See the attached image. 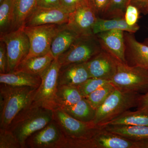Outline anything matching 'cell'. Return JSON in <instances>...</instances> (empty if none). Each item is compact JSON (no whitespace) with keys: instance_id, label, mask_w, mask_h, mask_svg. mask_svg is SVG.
<instances>
[{"instance_id":"cell-4","label":"cell","mask_w":148,"mask_h":148,"mask_svg":"<svg viewBox=\"0 0 148 148\" xmlns=\"http://www.w3.org/2000/svg\"><path fill=\"white\" fill-rule=\"evenodd\" d=\"M61 67L58 58H54L50 66L41 75V83L35 92L32 103L52 111L58 108L56 92L58 74Z\"/></svg>"},{"instance_id":"cell-15","label":"cell","mask_w":148,"mask_h":148,"mask_svg":"<svg viewBox=\"0 0 148 148\" xmlns=\"http://www.w3.org/2000/svg\"><path fill=\"white\" fill-rule=\"evenodd\" d=\"M124 38L127 64L130 66H139L148 71V46L138 41L133 33L124 32Z\"/></svg>"},{"instance_id":"cell-17","label":"cell","mask_w":148,"mask_h":148,"mask_svg":"<svg viewBox=\"0 0 148 148\" xmlns=\"http://www.w3.org/2000/svg\"><path fill=\"white\" fill-rule=\"evenodd\" d=\"M90 78L87 62L61 66L58 77V85L77 86Z\"/></svg>"},{"instance_id":"cell-13","label":"cell","mask_w":148,"mask_h":148,"mask_svg":"<svg viewBox=\"0 0 148 148\" xmlns=\"http://www.w3.org/2000/svg\"><path fill=\"white\" fill-rule=\"evenodd\" d=\"M124 32L121 30H114L101 32L95 35L104 50L118 61L127 64Z\"/></svg>"},{"instance_id":"cell-3","label":"cell","mask_w":148,"mask_h":148,"mask_svg":"<svg viewBox=\"0 0 148 148\" xmlns=\"http://www.w3.org/2000/svg\"><path fill=\"white\" fill-rule=\"evenodd\" d=\"M141 95L116 87L104 103L96 109L93 123L103 126L112 120L137 107Z\"/></svg>"},{"instance_id":"cell-42","label":"cell","mask_w":148,"mask_h":148,"mask_svg":"<svg viewBox=\"0 0 148 148\" xmlns=\"http://www.w3.org/2000/svg\"><path fill=\"white\" fill-rule=\"evenodd\" d=\"M4 0H0V4Z\"/></svg>"},{"instance_id":"cell-12","label":"cell","mask_w":148,"mask_h":148,"mask_svg":"<svg viewBox=\"0 0 148 148\" xmlns=\"http://www.w3.org/2000/svg\"><path fill=\"white\" fill-rule=\"evenodd\" d=\"M87 64L90 77L110 81L116 73L118 61L103 49Z\"/></svg>"},{"instance_id":"cell-14","label":"cell","mask_w":148,"mask_h":148,"mask_svg":"<svg viewBox=\"0 0 148 148\" xmlns=\"http://www.w3.org/2000/svg\"><path fill=\"white\" fill-rule=\"evenodd\" d=\"M70 14L62 9L47 8L37 7L23 27H32L47 24L61 25L69 21Z\"/></svg>"},{"instance_id":"cell-41","label":"cell","mask_w":148,"mask_h":148,"mask_svg":"<svg viewBox=\"0 0 148 148\" xmlns=\"http://www.w3.org/2000/svg\"><path fill=\"white\" fill-rule=\"evenodd\" d=\"M147 14L148 15V5L147 9Z\"/></svg>"},{"instance_id":"cell-26","label":"cell","mask_w":148,"mask_h":148,"mask_svg":"<svg viewBox=\"0 0 148 148\" xmlns=\"http://www.w3.org/2000/svg\"><path fill=\"white\" fill-rule=\"evenodd\" d=\"M83 98L77 86L67 85H58L56 92V102L58 108L75 105Z\"/></svg>"},{"instance_id":"cell-29","label":"cell","mask_w":148,"mask_h":148,"mask_svg":"<svg viewBox=\"0 0 148 148\" xmlns=\"http://www.w3.org/2000/svg\"><path fill=\"white\" fill-rule=\"evenodd\" d=\"M130 2V0H111L108 7L102 18L124 17L125 10Z\"/></svg>"},{"instance_id":"cell-37","label":"cell","mask_w":148,"mask_h":148,"mask_svg":"<svg viewBox=\"0 0 148 148\" xmlns=\"http://www.w3.org/2000/svg\"><path fill=\"white\" fill-rule=\"evenodd\" d=\"M136 108L138 110L148 112V92L141 95Z\"/></svg>"},{"instance_id":"cell-1","label":"cell","mask_w":148,"mask_h":148,"mask_svg":"<svg viewBox=\"0 0 148 148\" xmlns=\"http://www.w3.org/2000/svg\"><path fill=\"white\" fill-rule=\"evenodd\" d=\"M53 120V111L32 103L14 117L8 129L13 133L22 147L25 148L27 139Z\"/></svg>"},{"instance_id":"cell-38","label":"cell","mask_w":148,"mask_h":148,"mask_svg":"<svg viewBox=\"0 0 148 148\" xmlns=\"http://www.w3.org/2000/svg\"><path fill=\"white\" fill-rule=\"evenodd\" d=\"M130 3L137 7L140 12L147 14V9L148 5V0H130Z\"/></svg>"},{"instance_id":"cell-7","label":"cell","mask_w":148,"mask_h":148,"mask_svg":"<svg viewBox=\"0 0 148 148\" xmlns=\"http://www.w3.org/2000/svg\"><path fill=\"white\" fill-rule=\"evenodd\" d=\"M53 112V120L68 140L90 139L103 128L92 122L78 120L60 108L56 109Z\"/></svg>"},{"instance_id":"cell-28","label":"cell","mask_w":148,"mask_h":148,"mask_svg":"<svg viewBox=\"0 0 148 148\" xmlns=\"http://www.w3.org/2000/svg\"><path fill=\"white\" fill-rule=\"evenodd\" d=\"M115 88V86L110 82L91 92L85 98L92 108L96 110L105 102Z\"/></svg>"},{"instance_id":"cell-11","label":"cell","mask_w":148,"mask_h":148,"mask_svg":"<svg viewBox=\"0 0 148 148\" xmlns=\"http://www.w3.org/2000/svg\"><path fill=\"white\" fill-rule=\"evenodd\" d=\"M98 16L88 3L70 14L67 24L79 36L93 35L92 29Z\"/></svg>"},{"instance_id":"cell-35","label":"cell","mask_w":148,"mask_h":148,"mask_svg":"<svg viewBox=\"0 0 148 148\" xmlns=\"http://www.w3.org/2000/svg\"><path fill=\"white\" fill-rule=\"evenodd\" d=\"M8 56L5 43L0 40V73H6L8 70Z\"/></svg>"},{"instance_id":"cell-24","label":"cell","mask_w":148,"mask_h":148,"mask_svg":"<svg viewBox=\"0 0 148 148\" xmlns=\"http://www.w3.org/2000/svg\"><path fill=\"white\" fill-rule=\"evenodd\" d=\"M37 7V0H15L14 30L24 27L27 18Z\"/></svg>"},{"instance_id":"cell-30","label":"cell","mask_w":148,"mask_h":148,"mask_svg":"<svg viewBox=\"0 0 148 148\" xmlns=\"http://www.w3.org/2000/svg\"><path fill=\"white\" fill-rule=\"evenodd\" d=\"M110 82L108 80L90 77L77 87L82 97L86 98L91 92Z\"/></svg>"},{"instance_id":"cell-20","label":"cell","mask_w":148,"mask_h":148,"mask_svg":"<svg viewBox=\"0 0 148 148\" xmlns=\"http://www.w3.org/2000/svg\"><path fill=\"white\" fill-rule=\"evenodd\" d=\"M54 58L51 52L42 56L26 58L19 64L14 71L24 72L40 76L50 66Z\"/></svg>"},{"instance_id":"cell-8","label":"cell","mask_w":148,"mask_h":148,"mask_svg":"<svg viewBox=\"0 0 148 148\" xmlns=\"http://www.w3.org/2000/svg\"><path fill=\"white\" fill-rule=\"evenodd\" d=\"M0 40L4 42L6 47L8 61L7 73H12L29 54V38L22 27L1 36Z\"/></svg>"},{"instance_id":"cell-33","label":"cell","mask_w":148,"mask_h":148,"mask_svg":"<svg viewBox=\"0 0 148 148\" xmlns=\"http://www.w3.org/2000/svg\"><path fill=\"white\" fill-rule=\"evenodd\" d=\"M111 0H88V4L98 17L102 18L108 7Z\"/></svg>"},{"instance_id":"cell-2","label":"cell","mask_w":148,"mask_h":148,"mask_svg":"<svg viewBox=\"0 0 148 148\" xmlns=\"http://www.w3.org/2000/svg\"><path fill=\"white\" fill-rule=\"evenodd\" d=\"M37 88L0 85V129H8L14 119L32 103Z\"/></svg>"},{"instance_id":"cell-32","label":"cell","mask_w":148,"mask_h":148,"mask_svg":"<svg viewBox=\"0 0 148 148\" xmlns=\"http://www.w3.org/2000/svg\"><path fill=\"white\" fill-rule=\"evenodd\" d=\"M140 12L139 9L132 4L127 6L125 12L124 18L125 22L130 26L137 24Z\"/></svg>"},{"instance_id":"cell-39","label":"cell","mask_w":148,"mask_h":148,"mask_svg":"<svg viewBox=\"0 0 148 148\" xmlns=\"http://www.w3.org/2000/svg\"><path fill=\"white\" fill-rule=\"evenodd\" d=\"M137 148H148V140L136 141Z\"/></svg>"},{"instance_id":"cell-19","label":"cell","mask_w":148,"mask_h":148,"mask_svg":"<svg viewBox=\"0 0 148 148\" xmlns=\"http://www.w3.org/2000/svg\"><path fill=\"white\" fill-rule=\"evenodd\" d=\"M42 82L40 75L26 72L14 71L0 73V83L14 86H29L38 88Z\"/></svg>"},{"instance_id":"cell-5","label":"cell","mask_w":148,"mask_h":148,"mask_svg":"<svg viewBox=\"0 0 148 148\" xmlns=\"http://www.w3.org/2000/svg\"><path fill=\"white\" fill-rule=\"evenodd\" d=\"M110 82L122 90L145 93L148 92V71L118 61L116 73Z\"/></svg>"},{"instance_id":"cell-9","label":"cell","mask_w":148,"mask_h":148,"mask_svg":"<svg viewBox=\"0 0 148 148\" xmlns=\"http://www.w3.org/2000/svg\"><path fill=\"white\" fill-rule=\"evenodd\" d=\"M60 25L47 24L23 27L29 38L30 50L27 58L44 56L50 52L51 45Z\"/></svg>"},{"instance_id":"cell-6","label":"cell","mask_w":148,"mask_h":148,"mask_svg":"<svg viewBox=\"0 0 148 148\" xmlns=\"http://www.w3.org/2000/svg\"><path fill=\"white\" fill-rule=\"evenodd\" d=\"M95 35L79 36L58 59L61 66L86 62L103 50Z\"/></svg>"},{"instance_id":"cell-25","label":"cell","mask_w":148,"mask_h":148,"mask_svg":"<svg viewBox=\"0 0 148 148\" xmlns=\"http://www.w3.org/2000/svg\"><path fill=\"white\" fill-rule=\"evenodd\" d=\"M106 125H132L148 126V112L139 111H126L106 123Z\"/></svg>"},{"instance_id":"cell-21","label":"cell","mask_w":148,"mask_h":148,"mask_svg":"<svg viewBox=\"0 0 148 148\" xmlns=\"http://www.w3.org/2000/svg\"><path fill=\"white\" fill-rule=\"evenodd\" d=\"M140 29L138 24L130 26L125 22L124 17L103 18L98 17L93 27L94 35L101 32L114 30H119L129 33H135Z\"/></svg>"},{"instance_id":"cell-31","label":"cell","mask_w":148,"mask_h":148,"mask_svg":"<svg viewBox=\"0 0 148 148\" xmlns=\"http://www.w3.org/2000/svg\"><path fill=\"white\" fill-rule=\"evenodd\" d=\"M0 148H23L12 132L8 129H0Z\"/></svg>"},{"instance_id":"cell-23","label":"cell","mask_w":148,"mask_h":148,"mask_svg":"<svg viewBox=\"0 0 148 148\" xmlns=\"http://www.w3.org/2000/svg\"><path fill=\"white\" fill-rule=\"evenodd\" d=\"M105 129L134 141L148 140V126L106 125Z\"/></svg>"},{"instance_id":"cell-10","label":"cell","mask_w":148,"mask_h":148,"mask_svg":"<svg viewBox=\"0 0 148 148\" xmlns=\"http://www.w3.org/2000/svg\"><path fill=\"white\" fill-rule=\"evenodd\" d=\"M68 140L53 120L45 127L31 135L25 142V148H66Z\"/></svg>"},{"instance_id":"cell-16","label":"cell","mask_w":148,"mask_h":148,"mask_svg":"<svg viewBox=\"0 0 148 148\" xmlns=\"http://www.w3.org/2000/svg\"><path fill=\"white\" fill-rule=\"evenodd\" d=\"M90 148H137L136 141L108 131L103 127L90 139Z\"/></svg>"},{"instance_id":"cell-36","label":"cell","mask_w":148,"mask_h":148,"mask_svg":"<svg viewBox=\"0 0 148 148\" xmlns=\"http://www.w3.org/2000/svg\"><path fill=\"white\" fill-rule=\"evenodd\" d=\"M37 7L42 8L63 9L61 0H37Z\"/></svg>"},{"instance_id":"cell-40","label":"cell","mask_w":148,"mask_h":148,"mask_svg":"<svg viewBox=\"0 0 148 148\" xmlns=\"http://www.w3.org/2000/svg\"><path fill=\"white\" fill-rule=\"evenodd\" d=\"M144 43L146 44V45L148 46V38L146 39L145 40V42H144Z\"/></svg>"},{"instance_id":"cell-18","label":"cell","mask_w":148,"mask_h":148,"mask_svg":"<svg viewBox=\"0 0 148 148\" xmlns=\"http://www.w3.org/2000/svg\"><path fill=\"white\" fill-rule=\"evenodd\" d=\"M79 36L67 24L60 25L51 45L50 52L54 58H58L68 50Z\"/></svg>"},{"instance_id":"cell-27","label":"cell","mask_w":148,"mask_h":148,"mask_svg":"<svg viewBox=\"0 0 148 148\" xmlns=\"http://www.w3.org/2000/svg\"><path fill=\"white\" fill-rule=\"evenodd\" d=\"M14 1L4 0L0 4L1 36L13 31L14 18Z\"/></svg>"},{"instance_id":"cell-22","label":"cell","mask_w":148,"mask_h":148,"mask_svg":"<svg viewBox=\"0 0 148 148\" xmlns=\"http://www.w3.org/2000/svg\"><path fill=\"white\" fill-rule=\"evenodd\" d=\"M61 109L74 118L84 122H92L95 119L96 110L93 108L85 98L75 105L62 106Z\"/></svg>"},{"instance_id":"cell-34","label":"cell","mask_w":148,"mask_h":148,"mask_svg":"<svg viewBox=\"0 0 148 148\" xmlns=\"http://www.w3.org/2000/svg\"><path fill=\"white\" fill-rule=\"evenodd\" d=\"M62 8L69 14L88 3V0H61Z\"/></svg>"}]
</instances>
